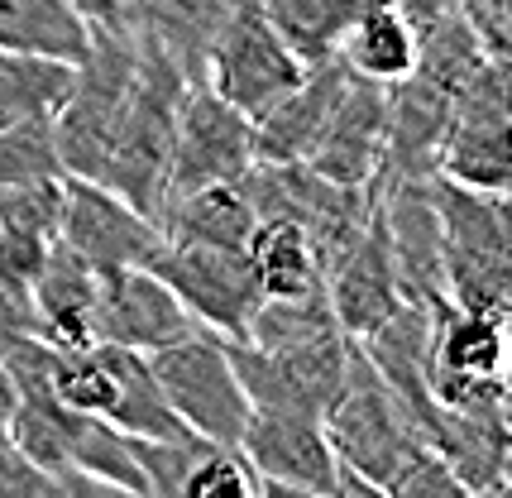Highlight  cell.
I'll return each instance as SVG.
<instances>
[{
  "label": "cell",
  "instance_id": "d6a6232c",
  "mask_svg": "<svg viewBox=\"0 0 512 498\" xmlns=\"http://www.w3.org/2000/svg\"><path fill=\"white\" fill-rule=\"evenodd\" d=\"M20 336H34V312H29V293H15L0 283V350L15 345Z\"/></svg>",
  "mask_w": 512,
  "mask_h": 498
},
{
  "label": "cell",
  "instance_id": "603a6c76",
  "mask_svg": "<svg viewBox=\"0 0 512 498\" xmlns=\"http://www.w3.org/2000/svg\"><path fill=\"white\" fill-rule=\"evenodd\" d=\"M91 44V24L72 0H0V48L77 63Z\"/></svg>",
  "mask_w": 512,
  "mask_h": 498
},
{
  "label": "cell",
  "instance_id": "52a82bcc",
  "mask_svg": "<svg viewBox=\"0 0 512 498\" xmlns=\"http://www.w3.org/2000/svg\"><path fill=\"white\" fill-rule=\"evenodd\" d=\"M302 72H307V58L273 29L259 0H240L206 53L201 82L225 96L240 115L259 120L273 101H283L302 82Z\"/></svg>",
  "mask_w": 512,
  "mask_h": 498
},
{
  "label": "cell",
  "instance_id": "484cf974",
  "mask_svg": "<svg viewBox=\"0 0 512 498\" xmlns=\"http://www.w3.org/2000/svg\"><path fill=\"white\" fill-rule=\"evenodd\" d=\"M259 10L307 63H316V58L335 53L345 24L355 20L359 5L355 0H259Z\"/></svg>",
  "mask_w": 512,
  "mask_h": 498
},
{
  "label": "cell",
  "instance_id": "836d02e7",
  "mask_svg": "<svg viewBox=\"0 0 512 498\" xmlns=\"http://www.w3.org/2000/svg\"><path fill=\"white\" fill-rule=\"evenodd\" d=\"M393 5H398L407 20H412V29H417V34H426L431 24H441L446 15H455V0H393Z\"/></svg>",
  "mask_w": 512,
  "mask_h": 498
},
{
  "label": "cell",
  "instance_id": "ac0fdd59",
  "mask_svg": "<svg viewBox=\"0 0 512 498\" xmlns=\"http://www.w3.org/2000/svg\"><path fill=\"white\" fill-rule=\"evenodd\" d=\"M240 0H130L125 20L144 44H154L187 82H201L206 53Z\"/></svg>",
  "mask_w": 512,
  "mask_h": 498
},
{
  "label": "cell",
  "instance_id": "30bf717a",
  "mask_svg": "<svg viewBox=\"0 0 512 498\" xmlns=\"http://www.w3.org/2000/svg\"><path fill=\"white\" fill-rule=\"evenodd\" d=\"M249 168H254V120L240 115L206 82H187L178 96V120H173L168 197L197 192L211 182H235Z\"/></svg>",
  "mask_w": 512,
  "mask_h": 498
},
{
  "label": "cell",
  "instance_id": "e0dca14e",
  "mask_svg": "<svg viewBox=\"0 0 512 498\" xmlns=\"http://www.w3.org/2000/svg\"><path fill=\"white\" fill-rule=\"evenodd\" d=\"M350 77H355V72L345 68L335 53L307 63L302 82L254 120V163H302L307 159V149L316 144L326 115H331L335 101H340V91L350 87Z\"/></svg>",
  "mask_w": 512,
  "mask_h": 498
},
{
  "label": "cell",
  "instance_id": "3957f363",
  "mask_svg": "<svg viewBox=\"0 0 512 498\" xmlns=\"http://www.w3.org/2000/svg\"><path fill=\"white\" fill-rule=\"evenodd\" d=\"M441 216V278L446 302L460 312L508 317L512 297V240H508V192H474L436 178Z\"/></svg>",
  "mask_w": 512,
  "mask_h": 498
},
{
  "label": "cell",
  "instance_id": "cb8c5ba5",
  "mask_svg": "<svg viewBox=\"0 0 512 498\" xmlns=\"http://www.w3.org/2000/svg\"><path fill=\"white\" fill-rule=\"evenodd\" d=\"M67 465H72V475L91 479L96 489L149 494L139 455H134V441L115 422L96 417V412H72L67 417Z\"/></svg>",
  "mask_w": 512,
  "mask_h": 498
},
{
  "label": "cell",
  "instance_id": "d590c367",
  "mask_svg": "<svg viewBox=\"0 0 512 498\" xmlns=\"http://www.w3.org/2000/svg\"><path fill=\"white\" fill-rule=\"evenodd\" d=\"M15 403H20V393H15L10 374H5V364H0V436H10V417H15Z\"/></svg>",
  "mask_w": 512,
  "mask_h": 498
},
{
  "label": "cell",
  "instance_id": "4fadbf2b",
  "mask_svg": "<svg viewBox=\"0 0 512 498\" xmlns=\"http://www.w3.org/2000/svg\"><path fill=\"white\" fill-rule=\"evenodd\" d=\"M388 149V87L369 77H350L335 111L326 115L316 144L307 149V168L340 187H369L383 168Z\"/></svg>",
  "mask_w": 512,
  "mask_h": 498
},
{
  "label": "cell",
  "instance_id": "d4e9b609",
  "mask_svg": "<svg viewBox=\"0 0 512 498\" xmlns=\"http://www.w3.org/2000/svg\"><path fill=\"white\" fill-rule=\"evenodd\" d=\"M67 82H72V63L0 48V125L53 115L58 101H63Z\"/></svg>",
  "mask_w": 512,
  "mask_h": 498
},
{
  "label": "cell",
  "instance_id": "6da1fadb",
  "mask_svg": "<svg viewBox=\"0 0 512 498\" xmlns=\"http://www.w3.org/2000/svg\"><path fill=\"white\" fill-rule=\"evenodd\" d=\"M321 427L331 436L335 460L369 479L379 498H465L446 460L426 441L422 422L379 379L359 340H350L345 374L321 412Z\"/></svg>",
  "mask_w": 512,
  "mask_h": 498
},
{
  "label": "cell",
  "instance_id": "9c48e42d",
  "mask_svg": "<svg viewBox=\"0 0 512 498\" xmlns=\"http://www.w3.org/2000/svg\"><path fill=\"white\" fill-rule=\"evenodd\" d=\"M345 355H350L345 331H331V336L316 340H292V345L230 340V360H235L249 408L302 412V417L326 412L331 393L340 388V374H345Z\"/></svg>",
  "mask_w": 512,
  "mask_h": 498
},
{
  "label": "cell",
  "instance_id": "7402d4cb",
  "mask_svg": "<svg viewBox=\"0 0 512 498\" xmlns=\"http://www.w3.org/2000/svg\"><path fill=\"white\" fill-rule=\"evenodd\" d=\"M508 317L493 312H460V307H441L436 326H431V360L426 369L441 374H465V379H498L503 360H508Z\"/></svg>",
  "mask_w": 512,
  "mask_h": 498
},
{
  "label": "cell",
  "instance_id": "e575fe53",
  "mask_svg": "<svg viewBox=\"0 0 512 498\" xmlns=\"http://www.w3.org/2000/svg\"><path fill=\"white\" fill-rule=\"evenodd\" d=\"M72 10L87 24H120L125 20V0H72Z\"/></svg>",
  "mask_w": 512,
  "mask_h": 498
},
{
  "label": "cell",
  "instance_id": "277c9868",
  "mask_svg": "<svg viewBox=\"0 0 512 498\" xmlns=\"http://www.w3.org/2000/svg\"><path fill=\"white\" fill-rule=\"evenodd\" d=\"M134 68H139V39L130 20L120 24H91L87 53L72 63L63 101L53 111V144L67 178H96L106 159L115 115L130 96Z\"/></svg>",
  "mask_w": 512,
  "mask_h": 498
},
{
  "label": "cell",
  "instance_id": "4dcf8cb0",
  "mask_svg": "<svg viewBox=\"0 0 512 498\" xmlns=\"http://www.w3.org/2000/svg\"><path fill=\"white\" fill-rule=\"evenodd\" d=\"M39 494L63 498L58 475H48L44 465H34L10 436H0V498H39Z\"/></svg>",
  "mask_w": 512,
  "mask_h": 498
},
{
  "label": "cell",
  "instance_id": "f546056e",
  "mask_svg": "<svg viewBox=\"0 0 512 498\" xmlns=\"http://www.w3.org/2000/svg\"><path fill=\"white\" fill-rule=\"evenodd\" d=\"M48 249H53V240H39V235L0 226V283L15 288V293H29L34 278H39L48 264Z\"/></svg>",
  "mask_w": 512,
  "mask_h": 498
},
{
  "label": "cell",
  "instance_id": "d6986e66",
  "mask_svg": "<svg viewBox=\"0 0 512 498\" xmlns=\"http://www.w3.org/2000/svg\"><path fill=\"white\" fill-rule=\"evenodd\" d=\"M96 288L101 278L53 240L44 273L29 288V312H34V336L48 345H87L96 340Z\"/></svg>",
  "mask_w": 512,
  "mask_h": 498
},
{
  "label": "cell",
  "instance_id": "ba28073f",
  "mask_svg": "<svg viewBox=\"0 0 512 498\" xmlns=\"http://www.w3.org/2000/svg\"><path fill=\"white\" fill-rule=\"evenodd\" d=\"M144 269H154L178 293V302L192 312L197 326L225 340L245 336L259 302H264L245 249L201 245V240H158L154 259Z\"/></svg>",
  "mask_w": 512,
  "mask_h": 498
},
{
  "label": "cell",
  "instance_id": "83f0119b",
  "mask_svg": "<svg viewBox=\"0 0 512 498\" xmlns=\"http://www.w3.org/2000/svg\"><path fill=\"white\" fill-rule=\"evenodd\" d=\"M44 173H63L58 144H53V115L0 125V187L24 178H44Z\"/></svg>",
  "mask_w": 512,
  "mask_h": 498
},
{
  "label": "cell",
  "instance_id": "8992f818",
  "mask_svg": "<svg viewBox=\"0 0 512 498\" xmlns=\"http://www.w3.org/2000/svg\"><path fill=\"white\" fill-rule=\"evenodd\" d=\"M149 364H154V379L182 427H192L206 441H221V446H240L254 408H249L235 360H230V340L206 326H192L182 340L154 350Z\"/></svg>",
  "mask_w": 512,
  "mask_h": 498
},
{
  "label": "cell",
  "instance_id": "ffe728a7",
  "mask_svg": "<svg viewBox=\"0 0 512 498\" xmlns=\"http://www.w3.org/2000/svg\"><path fill=\"white\" fill-rule=\"evenodd\" d=\"M245 254L264 297L326 293V259L312 235L288 216H259L245 240Z\"/></svg>",
  "mask_w": 512,
  "mask_h": 498
},
{
  "label": "cell",
  "instance_id": "9a60e30c",
  "mask_svg": "<svg viewBox=\"0 0 512 498\" xmlns=\"http://www.w3.org/2000/svg\"><path fill=\"white\" fill-rule=\"evenodd\" d=\"M326 302H331V317L340 321V331L350 340L369 336L388 312H398L402 288H398V269H393L379 197H374V211H369V221L359 230V240L326 273Z\"/></svg>",
  "mask_w": 512,
  "mask_h": 498
},
{
  "label": "cell",
  "instance_id": "2e32d148",
  "mask_svg": "<svg viewBox=\"0 0 512 498\" xmlns=\"http://www.w3.org/2000/svg\"><path fill=\"white\" fill-rule=\"evenodd\" d=\"M426 436L465 498L508 494V398L474 408H436Z\"/></svg>",
  "mask_w": 512,
  "mask_h": 498
},
{
  "label": "cell",
  "instance_id": "44dd1931",
  "mask_svg": "<svg viewBox=\"0 0 512 498\" xmlns=\"http://www.w3.org/2000/svg\"><path fill=\"white\" fill-rule=\"evenodd\" d=\"M417 48H422V34L412 29V20L402 15L393 0H383V5H359L355 20L345 24V34L335 44V58L355 77L393 87L398 77L412 72Z\"/></svg>",
  "mask_w": 512,
  "mask_h": 498
},
{
  "label": "cell",
  "instance_id": "7c38bea8",
  "mask_svg": "<svg viewBox=\"0 0 512 498\" xmlns=\"http://www.w3.org/2000/svg\"><path fill=\"white\" fill-rule=\"evenodd\" d=\"M158 221L134 211L125 197H115L111 187L91 178H67L63 226L58 245H67L96 278L120 269H144L158 249Z\"/></svg>",
  "mask_w": 512,
  "mask_h": 498
},
{
  "label": "cell",
  "instance_id": "5b68a950",
  "mask_svg": "<svg viewBox=\"0 0 512 498\" xmlns=\"http://www.w3.org/2000/svg\"><path fill=\"white\" fill-rule=\"evenodd\" d=\"M512 68L503 58H479L455 96L450 125L436 149V178L508 192L512 187Z\"/></svg>",
  "mask_w": 512,
  "mask_h": 498
},
{
  "label": "cell",
  "instance_id": "7a4b0ae2",
  "mask_svg": "<svg viewBox=\"0 0 512 498\" xmlns=\"http://www.w3.org/2000/svg\"><path fill=\"white\" fill-rule=\"evenodd\" d=\"M182 87H187V77L154 44L139 39V68H134L130 96L115 115L106 159L91 178L154 221L163 211V197H168V159H173V120H178Z\"/></svg>",
  "mask_w": 512,
  "mask_h": 498
},
{
  "label": "cell",
  "instance_id": "8fae6325",
  "mask_svg": "<svg viewBox=\"0 0 512 498\" xmlns=\"http://www.w3.org/2000/svg\"><path fill=\"white\" fill-rule=\"evenodd\" d=\"M249 470L259 475V498L264 494H307V498H335L340 460L331 451V436L321 417L302 412H268L254 408L240 436Z\"/></svg>",
  "mask_w": 512,
  "mask_h": 498
},
{
  "label": "cell",
  "instance_id": "f1b7e54d",
  "mask_svg": "<svg viewBox=\"0 0 512 498\" xmlns=\"http://www.w3.org/2000/svg\"><path fill=\"white\" fill-rule=\"evenodd\" d=\"M182 498H259V475L249 470V460L240 446L211 441V446L197 455L187 484H182Z\"/></svg>",
  "mask_w": 512,
  "mask_h": 498
},
{
  "label": "cell",
  "instance_id": "4316f807",
  "mask_svg": "<svg viewBox=\"0 0 512 498\" xmlns=\"http://www.w3.org/2000/svg\"><path fill=\"white\" fill-rule=\"evenodd\" d=\"M63 202H67V173L10 182V187H0V226L39 235V240H58Z\"/></svg>",
  "mask_w": 512,
  "mask_h": 498
},
{
  "label": "cell",
  "instance_id": "1f68e13d",
  "mask_svg": "<svg viewBox=\"0 0 512 498\" xmlns=\"http://www.w3.org/2000/svg\"><path fill=\"white\" fill-rule=\"evenodd\" d=\"M512 0H455V15L469 24V34L479 39V48L489 58L508 63V39H512V20H508Z\"/></svg>",
  "mask_w": 512,
  "mask_h": 498
},
{
  "label": "cell",
  "instance_id": "5bb4252c",
  "mask_svg": "<svg viewBox=\"0 0 512 498\" xmlns=\"http://www.w3.org/2000/svg\"><path fill=\"white\" fill-rule=\"evenodd\" d=\"M197 321L154 269L106 273L96 288V340L154 355L192 331Z\"/></svg>",
  "mask_w": 512,
  "mask_h": 498
}]
</instances>
